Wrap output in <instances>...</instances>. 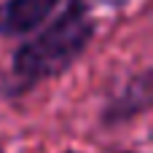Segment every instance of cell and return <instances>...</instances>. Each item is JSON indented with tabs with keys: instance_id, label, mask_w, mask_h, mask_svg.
Instances as JSON below:
<instances>
[{
	"instance_id": "6da1fadb",
	"label": "cell",
	"mask_w": 153,
	"mask_h": 153,
	"mask_svg": "<svg viewBox=\"0 0 153 153\" xmlns=\"http://www.w3.org/2000/svg\"><path fill=\"white\" fill-rule=\"evenodd\" d=\"M94 22L89 19L83 0H73L56 22H51L38 38L24 43L13 56V73L24 86L65 73L89 46Z\"/></svg>"
},
{
	"instance_id": "7a4b0ae2",
	"label": "cell",
	"mask_w": 153,
	"mask_h": 153,
	"mask_svg": "<svg viewBox=\"0 0 153 153\" xmlns=\"http://www.w3.org/2000/svg\"><path fill=\"white\" fill-rule=\"evenodd\" d=\"M59 5V0H5L0 3V35L19 38L38 30Z\"/></svg>"
},
{
	"instance_id": "3957f363",
	"label": "cell",
	"mask_w": 153,
	"mask_h": 153,
	"mask_svg": "<svg viewBox=\"0 0 153 153\" xmlns=\"http://www.w3.org/2000/svg\"><path fill=\"white\" fill-rule=\"evenodd\" d=\"M0 153H3V148H0Z\"/></svg>"
}]
</instances>
